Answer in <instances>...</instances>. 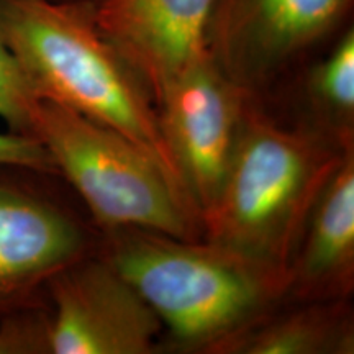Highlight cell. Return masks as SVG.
<instances>
[{
	"mask_svg": "<svg viewBox=\"0 0 354 354\" xmlns=\"http://www.w3.org/2000/svg\"><path fill=\"white\" fill-rule=\"evenodd\" d=\"M351 149L251 97L227 179L202 216L203 238L253 261L287 287L310 212Z\"/></svg>",
	"mask_w": 354,
	"mask_h": 354,
	"instance_id": "obj_1",
	"label": "cell"
},
{
	"mask_svg": "<svg viewBox=\"0 0 354 354\" xmlns=\"http://www.w3.org/2000/svg\"><path fill=\"white\" fill-rule=\"evenodd\" d=\"M0 24L38 100L120 131L184 190L153 97L102 33L95 0H0Z\"/></svg>",
	"mask_w": 354,
	"mask_h": 354,
	"instance_id": "obj_2",
	"label": "cell"
},
{
	"mask_svg": "<svg viewBox=\"0 0 354 354\" xmlns=\"http://www.w3.org/2000/svg\"><path fill=\"white\" fill-rule=\"evenodd\" d=\"M97 253L140 292L162 325V348L218 354L284 300L286 282L205 238L143 228L99 232Z\"/></svg>",
	"mask_w": 354,
	"mask_h": 354,
	"instance_id": "obj_3",
	"label": "cell"
},
{
	"mask_svg": "<svg viewBox=\"0 0 354 354\" xmlns=\"http://www.w3.org/2000/svg\"><path fill=\"white\" fill-rule=\"evenodd\" d=\"M35 138L87 205L97 232L143 228L184 240L203 238L201 218L184 190L120 131L39 100Z\"/></svg>",
	"mask_w": 354,
	"mask_h": 354,
	"instance_id": "obj_4",
	"label": "cell"
},
{
	"mask_svg": "<svg viewBox=\"0 0 354 354\" xmlns=\"http://www.w3.org/2000/svg\"><path fill=\"white\" fill-rule=\"evenodd\" d=\"M354 0H216L207 50L225 77L277 107L299 74L349 25Z\"/></svg>",
	"mask_w": 354,
	"mask_h": 354,
	"instance_id": "obj_5",
	"label": "cell"
},
{
	"mask_svg": "<svg viewBox=\"0 0 354 354\" xmlns=\"http://www.w3.org/2000/svg\"><path fill=\"white\" fill-rule=\"evenodd\" d=\"M50 174L0 165V317L46 297L48 282L99 245V232L44 184Z\"/></svg>",
	"mask_w": 354,
	"mask_h": 354,
	"instance_id": "obj_6",
	"label": "cell"
},
{
	"mask_svg": "<svg viewBox=\"0 0 354 354\" xmlns=\"http://www.w3.org/2000/svg\"><path fill=\"white\" fill-rule=\"evenodd\" d=\"M51 354H154L162 325L104 256L74 261L48 282Z\"/></svg>",
	"mask_w": 354,
	"mask_h": 354,
	"instance_id": "obj_7",
	"label": "cell"
},
{
	"mask_svg": "<svg viewBox=\"0 0 354 354\" xmlns=\"http://www.w3.org/2000/svg\"><path fill=\"white\" fill-rule=\"evenodd\" d=\"M250 102L210 57L156 102L162 136L201 223L227 179Z\"/></svg>",
	"mask_w": 354,
	"mask_h": 354,
	"instance_id": "obj_8",
	"label": "cell"
},
{
	"mask_svg": "<svg viewBox=\"0 0 354 354\" xmlns=\"http://www.w3.org/2000/svg\"><path fill=\"white\" fill-rule=\"evenodd\" d=\"M216 0H95L102 33L138 73L154 105L172 84L209 59Z\"/></svg>",
	"mask_w": 354,
	"mask_h": 354,
	"instance_id": "obj_9",
	"label": "cell"
},
{
	"mask_svg": "<svg viewBox=\"0 0 354 354\" xmlns=\"http://www.w3.org/2000/svg\"><path fill=\"white\" fill-rule=\"evenodd\" d=\"M354 294V149L344 154L310 212L284 300H348Z\"/></svg>",
	"mask_w": 354,
	"mask_h": 354,
	"instance_id": "obj_10",
	"label": "cell"
},
{
	"mask_svg": "<svg viewBox=\"0 0 354 354\" xmlns=\"http://www.w3.org/2000/svg\"><path fill=\"white\" fill-rule=\"evenodd\" d=\"M354 310L348 300L286 302L234 335L218 354H353Z\"/></svg>",
	"mask_w": 354,
	"mask_h": 354,
	"instance_id": "obj_11",
	"label": "cell"
},
{
	"mask_svg": "<svg viewBox=\"0 0 354 354\" xmlns=\"http://www.w3.org/2000/svg\"><path fill=\"white\" fill-rule=\"evenodd\" d=\"M286 117L307 123L343 148H354V26L308 63L292 84L284 100Z\"/></svg>",
	"mask_w": 354,
	"mask_h": 354,
	"instance_id": "obj_12",
	"label": "cell"
},
{
	"mask_svg": "<svg viewBox=\"0 0 354 354\" xmlns=\"http://www.w3.org/2000/svg\"><path fill=\"white\" fill-rule=\"evenodd\" d=\"M38 104L0 24V118L7 123L8 131L35 138Z\"/></svg>",
	"mask_w": 354,
	"mask_h": 354,
	"instance_id": "obj_13",
	"label": "cell"
},
{
	"mask_svg": "<svg viewBox=\"0 0 354 354\" xmlns=\"http://www.w3.org/2000/svg\"><path fill=\"white\" fill-rule=\"evenodd\" d=\"M48 297L0 317V354H51Z\"/></svg>",
	"mask_w": 354,
	"mask_h": 354,
	"instance_id": "obj_14",
	"label": "cell"
},
{
	"mask_svg": "<svg viewBox=\"0 0 354 354\" xmlns=\"http://www.w3.org/2000/svg\"><path fill=\"white\" fill-rule=\"evenodd\" d=\"M0 165L57 174L50 153L38 140L12 131L0 133Z\"/></svg>",
	"mask_w": 354,
	"mask_h": 354,
	"instance_id": "obj_15",
	"label": "cell"
}]
</instances>
